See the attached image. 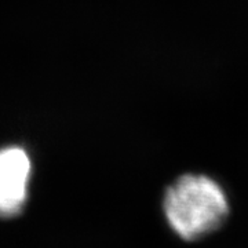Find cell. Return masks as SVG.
Listing matches in <instances>:
<instances>
[{"instance_id": "7a4b0ae2", "label": "cell", "mask_w": 248, "mask_h": 248, "mask_svg": "<svg viewBox=\"0 0 248 248\" xmlns=\"http://www.w3.org/2000/svg\"><path fill=\"white\" fill-rule=\"evenodd\" d=\"M32 164L19 146L0 149V217L11 218L21 213L28 202Z\"/></svg>"}, {"instance_id": "6da1fadb", "label": "cell", "mask_w": 248, "mask_h": 248, "mask_svg": "<svg viewBox=\"0 0 248 248\" xmlns=\"http://www.w3.org/2000/svg\"><path fill=\"white\" fill-rule=\"evenodd\" d=\"M163 211L181 239H202L221 228L229 214L228 196L213 178L185 174L175 179L163 199Z\"/></svg>"}]
</instances>
